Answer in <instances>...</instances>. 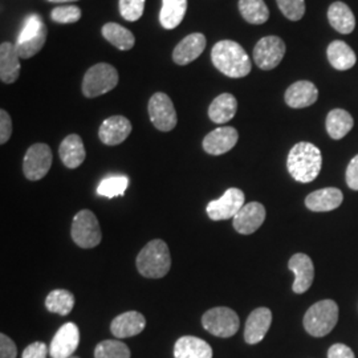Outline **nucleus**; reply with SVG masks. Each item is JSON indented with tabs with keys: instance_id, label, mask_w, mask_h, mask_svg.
Segmentation results:
<instances>
[{
	"instance_id": "nucleus-16",
	"label": "nucleus",
	"mask_w": 358,
	"mask_h": 358,
	"mask_svg": "<svg viewBox=\"0 0 358 358\" xmlns=\"http://www.w3.org/2000/svg\"><path fill=\"white\" fill-rule=\"evenodd\" d=\"M288 268L291 269L296 276L292 285L294 294L307 292L315 280V267L312 259L306 254H296L289 259Z\"/></svg>"
},
{
	"instance_id": "nucleus-37",
	"label": "nucleus",
	"mask_w": 358,
	"mask_h": 358,
	"mask_svg": "<svg viewBox=\"0 0 358 358\" xmlns=\"http://www.w3.org/2000/svg\"><path fill=\"white\" fill-rule=\"evenodd\" d=\"M81 15V10L77 6H60L52 10L51 19L59 24H71L78 22Z\"/></svg>"
},
{
	"instance_id": "nucleus-42",
	"label": "nucleus",
	"mask_w": 358,
	"mask_h": 358,
	"mask_svg": "<svg viewBox=\"0 0 358 358\" xmlns=\"http://www.w3.org/2000/svg\"><path fill=\"white\" fill-rule=\"evenodd\" d=\"M48 356V346L41 341L32 343L27 346L23 352V358H47Z\"/></svg>"
},
{
	"instance_id": "nucleus-3",
	"label": "nucleus",
	"mask_w": 358,
	"mask_h": 358,
	"mask_svg": "<svg viewBox=\"0 0 358 358\" xmlns=\"http://www.w3.org/2000/svg\"><path fill=\"white\" fill-rule=\"evenodd\" d=\"M136 264L143 278H165L171 268V255L167 244L161 239H154L149 242L140 251Z\"/></svg>"
},
{
	"instance_id": "nucleus-18",
	"label": "nucleus",
	"mask_w": 358,
	"mask_h": 358,
	"mask_svg": "<svg viewBox=\"0 0 358 358\" xmlns=\"http://www.w3.org/2000/svg\"><path fill=\"white\" fill-rule=\"evenodd\" d=\"M239 140L238 130L231 127H223L208 133L203 140L206 153L211 155H222L230 152Z\"/></svg>"
},
{
	"instance_id": "nucleus-27",
	"label": "nucleus",
	"mask_w": 358,
	"mask_h": 358,
	"mask_svg": "<svg viewBox=\"0 0 358 358\" xmlns=\"http://www.w3.org/2000/svg\"><path fill=\"white\" fill-rule=\"evenodd\" d=\"M238 110V101L231 93L219 94L208 108V117L215 124H226L231 121Z\"/></svg>"
},
{
	"instance_id": "nucleus-32",
	"label": "nucleus",
	"mask_w": 358,
	"mask_h": 358,
	"mask_svg": "<svg viewBox=\"0 0 358 358\" xmlns=\"http://www.w3.org/2000/svg\"><path fill=\"white\" fill-rule=\"evenodd\" d=\"M45 307L60 316H66L75 307V296L66 289H53L45 299Z\"/></svg>"
},
{
	"instance_id": "nucleus-38",
	"label": "nucleus",
	"mask_w": 358,
	"mask_h": 358,
	"mask_svg": "<svg viewBox=\"0 0 358 358\" xmlns=\"http://www.w3.org/2000/svg\"><path fill=\"white\" fill-rule=\"evenodd\" d=\"M145 10V0H120V13L128 22L141 19Z\"/></svg>"
},
{
	"instance_id": "nucleus-15",
	"label": "nucleus",
	"mask_w": 358,
	"mask_h": 358,
	"mask_svg": "<svg viewBox=\"0 0 358 358\" xmlns=\"http://www.w3.org/2000/svg\"><path fill=\"white\" fill-rule=\"evenodd\" d=\"M131 122L124 115H112L106 118L99 130V137L105 145L115 146L125 141L131 133Z\"/></svg>"
},
{
	"instance_id": "nucleus-2",
	"label": "nucleus",
	"mask_w": 358,
	"mask_h": 358,
	"mask_svg": "<svg viewBox=\"0 0 358 358\" xmlns=\"http://www.w3.org/2000/svg\"><path fill=\"white\" fill-rule=\"evenodd\" d=\"M322 166V155L320 149L310 142L296 143L288 154L287 167L291 177L301 182L309 183L317 178Z\"/></svg>"
},
{
	"instance_id": "nucleus-39",
	"label": "nucleus",
	"mask_w": 358,
	"mask_h": 358,
	"mask_svg": "<svg viewBox=\"0 0 358 358\" xmlns=\"http://www.w3.org/2000/svg\"><path fill=\"white\" fill-rule=\"evenodd\" d=\"M43 26H44V23L38 15L29 16L27 19L26 24L23 27L19 38H17V43H24L29 38H35Z\"/></svg>"
},
{
	"instance_id": "nucleus-46",
	"label": "nucleus",
	"mask_w": 358,
	"mask_h": 358,
	"mask_svg": "<svg viewBox=\"0 0 358 358\" xmlns=\"http://www.w3.org/2000/svg\"><path fill=\"white\" fill-rule=\"evenodd\" d=\"M71 358H78V357H71Z\"/></svg>"
},
{
	"instance_id": "nucleus-36",
	"label": "nucleus",
	"mask_w": 358,
	"mask_h": 358,
	"mask_svg": "<svg viewBox=\"0 0 358 358\" xmlns=\"http://www.w3.org/2000/svg\"><path fill=\"white\" fill-rule=\"evenodd\" d=\"M282 15L292 22H299L306 13V0H276Z\"/></svg>"
},
{
	"instance_id": "nucleus-44",
	"label": "nucleus",
	"mask_w": 358,
	"mask_h": 358,
	"mask_svg": "<svg viewBox=\"0 0 358 358\" xmlns=\"http://www.w3.org/2000/svg\"><path fill=\"white\" fill-rule=\"evenodd\" d=\"M328 358H356L353 350L345 344H334L328 350Z\"/></svg>"
},
{
	"instance_id": "nucleus-31",
	"label": "nucleus",
	"mask_w": 358,
	"mask_h": 358,
	"mask_svg": "<svg viewBox=\"0 0 358 358\" xmlns=\"http://www.w3.org/2000/svg\"><path fill=\"white\" fill-rule=\"evenodd\" d=\"M239 11L250 24H264L269 17V10L264 0H239Z\"/></svg>"
},
{
	"instance_id": "nucleus-24",
	"label": "nucleus",
	"mask_w": 358,
	"mask_h": 358,
	"mask_svg": "<svg viewBox=\"0 0 358 358\" xmlns=\"http://www.w3.org/2000/svg\"><path fill=\"white\" fill-rule=\"evenodd\" d=\"M174 357L213 358V349L202 338L194 336H183L174 345Z\"/></svg>"
},
{
	"instance_id": "nucleus-33",
	"label": "nucleus",
	"mask_w": 358,
	"mask_h": 358,
	"mask_svg": "<svg viewBox=\"0 0 358 358\" xmlns=\"http://www.w3.org/2000/svg\"><path fill=\"white\" fill-rule=\"evenodd\" d=\"M129 186V178L127 176H110L101 180L97 187V194L105 198H115L118 195H124Z\"/></svg>"
},
{
	"instance_id": "nucleus-23",
	"label": "nucleus",
	"mask_w": 358,
	"mask_h": 358,
	"mask_svg": "<svg viewBox=\"0 0 358 358\" xmlns=\"http://www.w3.org/2000/svg\"><path fill=\"white\" fill-rule=\"evenodd\" d=\"M59 155L68 169H77L85 161L87 152L84 142L80 136L69 134L66 136L59 148Z\"/></svg>"
},
{
	"instance_id": "nucleus-43",
	"label": "nucleus",
	"mask_w": 358,
	"mask_h": 358,
	"mask_svg": "<svg viewBox=\"0 0 358 358\" xmlns=\"http://www.w3.org/2000/svg\"><path fill=\"white\" fill-rule=\"evenodd\" d=\"M346 183L352 190L358 192V154L346 169Z\"/></svg>"
},
{
	"instance_id": "nucleus-35",
	"label": "nucleus",
	"mask_w": 358,
	"mask_h": 358,
	"mask_svg": "<svg viewBox=\"0 0 358 358\" xmlns=\"http://www.w3.org/2000/svg\"><path fill=\"white\" fill-rule=\"evenodd\" d=\"M47 35H48V31H47V26L44 24L35 38H29L24 43H16V48L20 59H31L35 55H38L45 44Z\"/></svg>"
},
{
	"instance_id": "nucleus-19",
	"label": "nucleus",
	"mask_w": 358,
	"mask_h": 358,
	"mask_svg": "<svg viewBox=\"0 0 358 358\" xmlns=\"http://www.w3.org/2000/svg\"><path fill=\"white\" fill-rule=\"evenodd\" d=\"M319 90L310 81H296L288 90H285L284 100L289 108L303 109L317 101Z\"/></svg>"
},
{
	"instance_id": "nucleus-6",
	"label": "nucleus",
	"mask_w": 358,
	"mask_h": 358,
	"mask_svg": "<svg viewBox=\"0 0 358 358\" xmlns=\"http://www.w3.org/2000/svg\"><path fill=\"white\" fill-rule=\"evenodd\" d=\"M71 235L73 242L81 248H94L103 239L99 220L90 210L77 213L72 222Z\"/></svg>"
},
{
	"instance_id": "nucleus-22",
	"label": "nucleus",
	"mask_w": 358,
	"mask_h": 358,
	"mask_svg": "<svg viewBox=\"0 0 358 358\" xmlns=\"http://www.w3.org/2000/svg\"><path fill=\"white\" fill-rule=\"evenodd\" d=\"M344 201L341 190L334 187L321 189L317 192H310L306 199V206L310 211L315 213H327L338 208Z\"/></svg>"
},
{
	"instance_id": "nucleus-40",
	"label": "nucleus",
	"mask_w": 358,
	"mask_h": 358,
	"mask_svg": "<svg viewBox=\"0 0 358 358\" xmlns=\"http://www.w3.org/2000/svg\"><path fill=\"white\" fill-rule=\"evenodd\" d=\"M11 134H13V120L4 109H1L0 110V143L4 145L11 138Z\"/></svg>"
},
{
	"instance_id": "nucleus-7",
	"label": "nucleus",
	"mask_w": 358,
	"mask_h": 358,
	"mask_svg": "<svg viewBox=\"0 0 358 358\" xmlns=\"http://www.w3.org/2000/svg\"><path fill=\"white\" fill-rule=\"evenodd\" d=\"M206 331L220 338H229L239 331V316L227 307H217L207 310L202 317Z\"/></svg>"
},
{
	"instance_id": "nucleus-28",
	"label": "nucleus",
	"mask_w": 358,
	"mask_h": 358,
	"mask_svg": "<svg viewBox=\"0 0 358 358\" xmlns=\"http://www.w3.org/2000/svg\"><path fill=\"white\" fill-rule=\"evenodd\" d=\"M187 11V0H162L159 13L161 26L165 29H174L182 23Z\"/></svg>"
},
{
	"instance_id": "nucleus-30",
	"label": "nucleus",
	"mask_w": 358,
	"mask_h": 358,
	"mask_svg": "<svg viewBox=\"0 0 358 358\" xmlns=\"http://www.w3.org/2000/svg\"><path fill=\"white\" fill-rule=\"evenodd\" d=\"M103 38L120 51H129L134 47L136 38L128 28L120 26L117 23H106L101 29Z\"/></svg>"
},
{
	"instance_id": "nucleus-1",
	"label": "nucleus",
	"mask_w": 358,
	"mask_h": 358,
	"mask_svg": "<svg viewBox=\"0 0 358 358\" xmlns=\"http://www.w3.org/2000/svg\"><path fill=\"white\" fill-rule=\"evenodd\" d=\"M213 64L223 75L242 78L251 72V60L243 47L232 40L217 41L211 51Z\"/></svg>"
},
{
	"instance_id": "nucleus-14",
	"label": "nucleus",
	"mask_w": 358,
	"mask_h": 358,
	"mask_svg": "<svg viewBox=\"0 0 358 358\" xmlns=\"http://www.w3.org/2000/svg\"><path fill=\"white\" fill-rule=\"evenodd\" d=\"M272 324V312L268 308H256L251 312L245 321L244 340L250 345H255L260 343L271 328Z\"/></svg>"
},
{
	"instance_id": "nucleus-45",
	"label": "nucleus",
	"mask_w": 358,
	"mask_h": 358,
	"mask_svg": "<svg viewBox=\"0 0 358 358\" xmlns=\"http://www.w3.org/2000/svg\"><path fill=\"white\" fill-rule=\"evenodd\" d=\"M51 3H69V1H76V0H48Z\"/></svg>"
},
{
	"instance_id": "nucleus-21",
	"label": "nucleus",
	"mask_w": 358,
	"mask_h": 358,
	"mask_svg": "<svg viewBox=\"0 0 358 358\" xmlns=\"http://www.w3.org/2000/svg\"><path fill=\"white\" fill-rule=\"evenodd\" d=\"M20 56L16 44L1 43L0 45V80L3 84H13L20 75Z\"/></svg>"
},
{
	"instance_id": "nucleus-29",
	"label": "nucleus",
	"mask_w": 358,
	"mask_h": 358,
	"mask_svg": "<svg viewBox=\"0 0 358 358\" xmlns=\"http://www.w3.org/2000/svg\"><path fill=\"white\" fill-rule=\"evenodd\" d=\"M353 125V117L344 109H333L327 117V131L333 140L344 138Z\"/></svg>"
},
{
	"instance_id": "nucleus-25",
	"label": "nucleus",
	"mask_w": 358,
	"mask_h": 358,
	"mask_svg": "<svg viewBox=\"0 0 358 358\" xmlns=\"http://www.w3.org/2000/svg\"><path fill=\"white\" fill-rule=\"evenodd\" d=\"M328 20L331 26L343 35H349L355 31L356 17L352 10L343 1H334L328 10Z\"/></svg>"
},
{
	"instance_id": "nucleus-10",
	"label": "nucleus",
	"mask_w": 358,
	"mask_h": 358,
	"mask_svg": "<svg viewBox=\"0 0 358 358\" xmlns=\"http://www.w3.org/2000/svg\"><path fill=\"white\" fill-rule=\"evenodd\" d=\"M285 55V44L278 36H266L256 43L254 62L263 71H271L282 63Z\"/></svg>"
},
{
	"instance_id": "nucleus-8",
	"label": "nucleus",
	"mask_w": 358,
	"mask_h": 358,
	"mask_svg": "<svg viewBox=\"0 0 358 358\" xmlns=\"http://www.w3.org/2000/svg\"><path fill=\"white\" fill-rule=\"evenodd\" d=\"M148 112L155 129L161 131H170L177 127L178 118L176 108L171 99L165 93H154L152 99L149 100Z\"/></svg>"
},
{
	"instance_id": "nucleus-4",
	"label": "nucleus",
	"mask_w": 358,
	"mask_h": 358,
	"mask_svg": "<svg viewBox=\"0 0 358 358\" xmlns=\"http://www.w3.org/2000/svg\"><path fill=\"white\" fill-rule=\"evenodd\" d=\"M338 321V306L333 300H321L309 308L304 316V328L313 337L332 332Z\"/></svg>"
},
{
	"instance_id": "nucleus-41",
	"label": "nucleus",
	"mask_w": 358,
	"mask_h": 358,
	"mask_svg": "<svg viewBox=\"0 0 358 358\" xmlns=\"http://www.w3.org/2000/svg\"><path fill=\"white\" fill-rule=\"evenodd\" d=\"M17 348L13 340L4 333L0 334V358H16Z\"/></svg>"
},
{
	"instance_id": "nucleus-12",
	"label": "nucleus",
	"mask_w": 358,
	"mask_h": 358,
	"mask_svg": "<svg viewBox=\"0 0 358 358\" xmlns=\"http://www.w3.org/2000/svg\"><path fill=\"white\" fill-rule=\"evenodd\" d=\"M80 344V331L73 322L64 324L52 340L50 356L52 358H71Z\"/></svg>"
},
{
	"instance_id": "nucleus-9",
	"label": "nucleus",
	"mask_w": 358,
	"mask_h": 358,
	"mask_svg": "<svg viewBox=\"0 0 358 358\" xmlns=\"http://www.w3.org/2000/svg\"><path fill=\"white\" fill-rule=\"evenodd\" d=\"M52 166L51 148L45 143L32 145L24 155L23 173L29 180L44 178Z\"/></svg>"
},
{
	"instance_id": "nucleus-13",
	"label": "nucleus",
	"mask_w": 358,
	"mask_h": 358,
	"mask_svg": "<svg viewBox=\"0 0 358 358\" xmlns=\"http://www.w3.org/2000/svg\"><path fill=\"white\" fill-rule=\"evenodd\" d=\"M266 220V208L259 202H250L234 217V229L242 235H250L260 229Z\"/></svg>"
},
{
	"instance_id": "nucleus-26",
	"label": "nucleus",
	"mask_w": 358,
	"mask_h": 358,
	"mask_svg": "<svg viewBox=\"0 0 358 358\" xmlns=\"http://www.w3.org/2000/svg\"><path fill=\"white\" fill-rule=\"evenodd\" d=\"M328 60L334 69L337 71H348L353 68L357 57L355 51L343 40H334L327 50Z\"/></svg>"
},
{
	"instance_id": "nucleus-20",
	"label": "nucleus",
	"mask_w": 358,
	"mask_h": 358,
	"mask_svg": "<svg viewBox=\"0 0 358 358\" xmlns=\"http://www.w3.org/2000/svg\"><path fill=\"white\" fill-rule=\"evenodd\" d=\"M146 320L143 315L137 310H129L121 313L110 324V331L117 338H128L137 336L145 329Z\"/></svg>"
},
{
	"instance_id": "nucleus-5",
	"label": "nucleus",
	"mask_w": 358,
	"mask_h": 358,
	"mask_svg": "<svg viewBox=\"0 0 358 358\" xmlns=\"http://www.w3.org/2000/svg\"><path fill=\"white\" fill-rule=\"evenodd\" d=\"M118 84V72L113 65L106 63L90 66L83 80V93L88 99L103 96L115 90Z\"/></svg>"
},
{
	"instance_id": "nucleus-34",
	"label": "nucleus",
	"mask_w": 358,
	"mask_h": 358,
	"mask_svg": "<svg viewBox=\"0 0 358 358\" xmlns=\"http://www.w3.org/2000/svg\"><path fill=\"white\" fill-rule=\"evenodd\" d=\"M94 358H130V349L122 341L105 340L96 346Z\"/></svg>"
},
{
	"instance_id": "nucleus-11",
	"label": "nucleus",
	"mask_w": 358,
	"mask_h": 358,
	"mask_svg": "<svg viewBox=\"0 0 358 358\" xmlns=\"http://www.w3.org/2000/svg\"><path fill=\"white\" fill-rule=\"evenodd\" d=\"M244 199L245 198L242 190L231 187L220 198L211 201L206 207V213L211 220H226L230 217L234 219L245 205Z\"/></svg>"
},
{
	"instance_id": "nucleus-17",
	"label": "nucleus",
	"mask_w": 358,
	"mask_h": 358,
	"mask_svg": "<svg viewBox=\"0 0 358 358\" xmlns=\"http://www.w3.org/2000/svg\"><path fill=\"white\" fill-rule=\"evenodd\" d=\"M207 40L203 34H192L182 38L173 51V60L178 65H187L196 60L205 51Z\"/></svg>"
}]
</instances>
